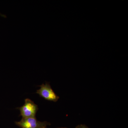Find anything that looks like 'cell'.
Here are the masks:
<instances>
[{
	"mask_svg": "<svg viewBox=\"0 0 128 128\" xmlns=\"http://www.w3.org/2000/svg\"><path fill=\"white\" fill-rule=\"evenodd\" d=\"M18 108L22 118L35 117L38 110V105L28 98L25 99L24 105Z\"/></svg>",
	"mask_w": 128,
	"mask_h": 128,
	"instance_id": "obj_2",
	"label": "cell"
},
{
	"mask_svg": "<svg viewBox=\"0 0 128 128\" xmlns=\"http://www.w3.org/2000/svg\"><path fill=\"white\" fill-rule=\"evenodd\" d=\"M15 123L21 128H46L48 125L50 124L46 121H38L35 117L22 118L20 121L16 122Z\"/></svg>",
	"mask_w": 128,
	"mask_h": 128,
	"instance_id": "obj_1",
	"label": "cell"
},
{
	"mask_svg": "<svg viewBox=\"0 0 128 128\" xmlns=\"http://www.w3.org/2000/svg\"><path fill=\"white\" fill-rule=\"evenodd\" d=\"M76 128H88V127L84 124H80L76 126Z\"/></svg>",
	"mask_w": 128,
	"mask_h": 128,
	"instance_id": "obj_4",
	"label": "cell"
},
{
	"mask_svg": "<svg viewBox=\"0 0 128 128\" xmlns=\"http://www.w3.org/2000/svg\"><path fill=\"white\" fill-rule=\"evenodd\" d=\"M40 89L37 90L36 93L40 96L48 100L57 102L59 97L54 91L50 84L48 82L39 86Z\"/></svg>",
	"mask_w": 128,
	"mask_h": 128,
	"instance_id": "obj_3",
	"label": "cell"
},
{
	"mask_svg": "<svg viewBox=\"0 0 128 128\" xmlns=\"http://www.w3.org/2000/svg\"><path fill=\"white\" fill-rule=\"evenodd\" d=\"M0 16H2L3 17L6 18V15H3V14H1L0 13Z\"/></svg>",
	"mask_w": 128,
	"mask_h": 128,
	"instance_id": "obj_5",
	"label": "cell"
},
{
	"mask_svg": "<svg viewBox=\"0 0 128 128\" xmlns=\"http://www.w3.org/2000/svg\"></svg>",
	"mask_w": 128,
	"mask_h": 128,
	"instance_id": "obj_6",
	"label": "cell"
}]
</instances>
